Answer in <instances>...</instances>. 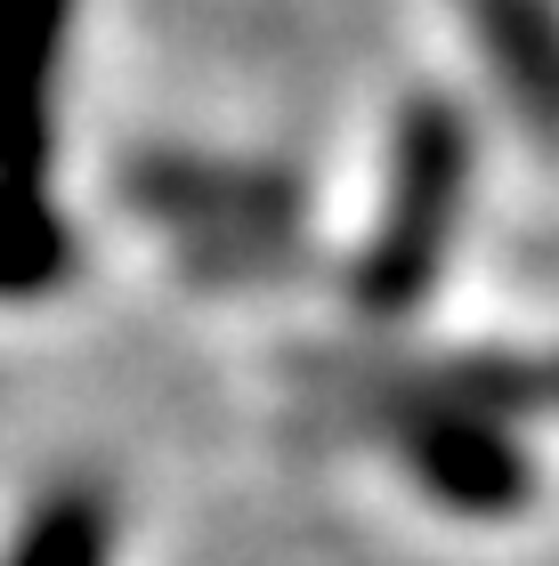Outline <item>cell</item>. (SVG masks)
<instances>
[{
  "label": "cell",
  "mask_w": 559,
  "mask_h": 566,
  "mask_svg": "<svg viewBox=\"0 0 559 566\" xmlns=\"http://www.w3.org/2000/svg\"><path fill=\"white\" fill-rule=\"evenodd\" d=\"M397 453L422 478V494L446 502L454 518H511V510H527V453L487 413H454V405L422 397L397 413Z\"/></svg>",
  "instance_id": "cell-1"
},
{
  "label": "cell",
  "mask_w": 559,
  "mask_h": 566,
  "mask_svg": "<svg viewBox=\"0 0 559 566\" xmlns=\"http://www.w3.org/2000/svg\"><path fill=\"white\" fill-rule=\"evenodd\" d=\"M114 551V510L97 485H58L33 518H24L9 566H106Z\"/></svg>",
  "instance_id": "cell-2"
}]
</instances>
